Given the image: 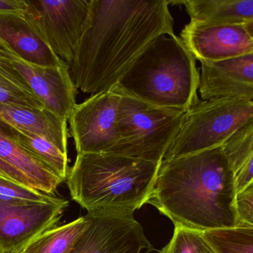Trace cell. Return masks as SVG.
Returning a JSON list of instances; mask_svg holds the SVG:
<instances>
[{
	"label": "cell",
	"mask_w": 253,
	"mask_h": 253,
	"mask_svg": "<svg viewBox=\"0 0 253 253\" xmlns=\"http://www.w3.org/2000/svg\"><path fill=\"white\" fill-rule=\"evenodd\" d=\"M168 5V0H91L69 68L77 89L92 95L113 89L154 39L175 34Z\"/></svg>",
	"instance_id": "obj_1"
},
{
	"label": "cell",
	"mask_w": 253,
	"mask_h": 253,
	"mask_svg": "<svg viewBox=\"0 0 253 253\" xmlns=\"http://www.w3.org/2000/svg\"><path fill=\"white\" fill-rule=\"evenodd\" d=\"M236 175L223 146L162 162L147 202L175 227L205 232L240 225Z\"/></svg>",
	"instance_id": "obj_2"
},
{
	"label": "cell",
	"mask_w": 253,
	"mask_h": 253,
	"mask_svg": "<svg viewBox=\"0 0 253 253\" xmlns=\"http://www.w3.org/2000/svg\"><path fill=\"white\" fill-rule=\"evenodd\" d=\"M162 163L106 153L77 154L67 185L88 213L134 214L150 200Z\"/></svg>",
	"instance_id": "obj_3"
},
{
	"label": "cell",
	"mask_w": 253,
	"mask_h": 253,
	"mask_svg": "<svg viewBox=\"0 0 253 253\" xmlns=\"http://www.w3.org/2000/svg\"><path fill=\"white\" fill-rule=\"evenodd\" d=\"M196 60L180 37L161 34L141 52L117 86L151 105L187 111L200 101Z\"/></svg>",
	"instance_id": "obj_4"
},
{
	"label": "cell",
	"mask_w": 253,
	"mask_h": 253,
	"mask_svg": "<svg viewBox=\"0 0 253 253\" xmlns=\"http://www.w3.org/2000/svg\"><path fill=\"white\" fill-rule=\"evenodd\" d=\"M117 89L121 96L117 117L120 139L106 154L162 163L187 111L156 106Z\"/></svg>",
	"instance_id": "obj_5"
},
{
	"label": "cell",
	"mask_w": 253,
	"mask_h": 253,
	"mask_svg": "<svg viewBox=\"0 0 253 253\" xmlns=\"http://www.w3.org/2000/svg\"><path fill=\"white\" fill-rule=\"evenodd\" d=\"M252 123L253 102L233 99L199 101L186 112L163 161L221 147Z\"/></svg>",
	"instance_id": "obj_6"
},
{
	"label": "cell",
	"mask_w": 253,
	"mask_h": 253,
	"mask_svg": "<svg viewBox=\"0 0 253 253\" xmlns=\"http://www.w3.org/2000/svg\"><path fill=\"white\" fill-rule=\"evenodd\" d=\"M27 15L54 53L71 66L87 28L91 0H26Z\"/></svg>",
	"instance_id": "obj_7"
},
{
	"label": "cell",
	"mask_w": 253,
	"mask_h": 253,
	"mask_svg": "<svg viewBox=\"0 0 253 253\" xmlns=\"http://www.w3.org/2000/svg\"><path fill=\"white\" fill-rule=\"evenodd\" d=\"M120 98L115 86L76 105L68 121L77 154L108 153L118 143Z\"/></svg>",
	"instance_id": "obj_8"
},
{
	"label": "cell",
	"mask_w": 253,
	"mask_h": 253,
	"mask_svg": "<svg viewBox=\"0 0 253 253\" xmlns=\"http://www.w3.org/2000/svg\"><path fill=\"white\" fill-rule=\"evenodd\" d=\"M68 201L44 203L0 200V253H19L44 232L57 227Z\"/></svg>",
	"instance_id": "obj_9"
},
{
	"label": "cell",
	"mask_w": 253,
	"mask_h": 253,
	"mask_svg": "<svg viewBox=\"0 0 253 253\" xmlns=\"http://www.w3.org/2000/svg\"><path fill=\"white\" fill-rule=\"evenodd\" d=\"M90 225L70 253H150L154 251L134 214L87 213Z\"/></svg>",
	"instance_id": "obj_10"
},
{
	"label": "cell",
	"mask_w": 253,
	"mask_h": 253,
	"mask_svg": "<svg viewBox=\"0 0 253 253\" xmlns=\"http://www.w3.org/2000/svg\"><path fill=\"white\" fill-rule=\"evenodd\" d=\"M180 38L200 62H221L253 52V38L246 25L190 20Z\"/></svg>",
	"instance_id": "obj_11"
},
{
	"label": "cell",
	"mask_w": 253,
	"mask_h": 253,
	"mask_svg": "<svg viewBox=\"0 0 253 253\" xmlns=\"http://www.w3.org/2000/svg\"><path fill=\"white\" fill-rule=\"evenodd\" d=\"M1 49L12 65L26 80L44 108L68 121L77 104V89L68 65L65 63L58 67L33 65Z\"/></svg>",
	"instance_id": "obj_12"
},
{
	"label": "cell",
	"mask_w": 253,
	"mask_h": 253,
	"mask_svg": "<svg viewBox=\"0 0 253 253\" xmlns=\"http://www.w3.org/2000/svg\"><path fill=\"white\" fill-rule=\"evenodd\" d=\"M199 92L202 101L253 102V52L221 62H201Z\"/></svg>",
	"instance_id": "obj_13"
},
{
	"label": "cell",
	"mask_w": 253,
	"mask_h": 253,
	"mask_svg": "<svg viewBox=\"0 0 253 253\" xmlns=\"http://www.w3.org/2000/svg\"><path fill=\"white\" fill-rule=\"evenodd\" d=\"M0 47L33 65L58 67L65 63L42 37L27 13H0Z\"/></svg>",
	"instance_id": "obj_14"
},
{
	"label": "cell",
	"mask_w": 253,
	"mask_h": 253,
	"mask_svg": "<svg viewBox=\"0 0 253 253\" xmlns=\"http://www.w3.org/2000/svg\"><path fill=\"white\" fill-rule=\"evenodd\" d=\"M0 120L18 130L45 138L68 154V121L52 111L0 104Z\"/></svg>",
	"instance_id": "obj_15"
},
{
	"label": "cell",
	"mask_w": 253,
	"mask_h": 253,
	"mask_svg": "<svg viewBox=\"0 0 253 253\" xmlns=\"http://www.w3.org/2000/svg\"><path fill=\"white\" fill-rule=\"evenodd\" d=\"M0 158L25 175L35 190L53 195L64 182L54 172L30 154L9 132L8 124L0 120Z\"/></svg>",
	"instance_id": "obj_16"
},
{
	"label": "cell",
	"mask_w": 253,
	"mask_h": 253,
	"mask_svg": "<svg viewBox=\"0 0 253 253\" xmlns=\"http://www.w3.org/2000/svg\"><path fill=\"white\" fill-rule=\"evenodd\" d=\"M168 2L183 4L190 20L228 25H247L253 22V0H178Z\"/></svg>",
	"instance_id": "obj_17"
},
{
	"label": "cell",
	"mask_w": 253,
	"mask_h": 253,
	"mask_svg": "<svg viewBox=\"0 0 253 253\" xmlns=\"http://www.w3.org/2000/svg\"><path fill=\"white\" fill-rule=\"evenodd\" d=\"M236 175L237 194L253 187V123L223 145Z\"/></svg>",
	"instance_id": "obj_18"
},
{
	"label": "cell",
	"mask_w": 253,
	"mask_h": 253,
	"mask_svg": "<svg viewBox=\"0 0 253 253\" xmlns=\"http://www.w3.org/2000/svg\"><path fill=\"white\" fill-rule=\"evenodd\" d=\"M90 225L87 215L50 229L19 253H70Z\"/></svg>",
	"instance_id": "obj_19"
},
{
	"label": "cell",
	"mask_w": 253,
	"mask_h": 253,
	"mask_svg": "<svg viewBox=\"0 0 253 253\" xmlns=\"http://www.w3.org/2000/svg\"><path fill=\"white\" fill-rule=\"evenodd\" d=\"M8 129L13 139L30 154L44 163L62 181H66L70 171L68 154L62 152L53 143L45 138L18 130L10 124Z\"/></svg>",
	"instance_id": "obj_20"
},
{
	"label": "cell",
	"mask_w": 253,
	"mask_h": 253,
	"mask_svg": "<svg viewBox=\"0 0 253 253\" xmlns=\"http://www.w3.org/2000/svg\"><path fill=\"white\" fill-rule=\"evenodd\" d=\"M0 104L42 108V103L0 48Z\"/></svg>",
	"instance_id": "obj_21"
},
{
	"label": "cell",
	"mask_w": 253,
	"mask_h": 253,
	"mask_svg": "<svg viewBox=\"0 0 253 253\" xmlns=\"http://www.w3.org/2000/svg\"><path fill=\"white\" fill-rule=\"evenodd\" d=\"M203 233L217 253H253L252 227L239 225Z\"/></svg>",
	"instance_id": "obj_22"
},
{
	"label": "cell",
	"mask_w": 253,
	"mask_h": 253,
	"mask_svg": "<svg viewBox=\"0 0 253 253\" xmlns=\"http://www.w3.org/2000/svg\"><path fill=\"white\" fill-rule=\"evenodd\" d=\"M159 253H217L199 230L175 227L172 239Z\"/></svg>",
	"instance_id": "obj_23"
},
{
	"label": "cell",
	"mask_w": 253,
	"mask_h": 253,
	"mask_svg": "<svg viewBox=\"0 0 253 253\" xmlns=\"http://www.w3.org/2000/svg\"><path fill=\"white\" fill-rule=\"evenodd\" d=\"M57 199L54 195L42 193L32 187L0 176V200L9 202L44 203L53 202Z\"/></svg>",
	"instance_id": "obj_24"
},
{
	"label": "cell",
	"mask_w": 253,
	"mask_h": 253,
	"mask_svg": "<svg viewBox=\"0 0 253 253\" xmlns=\"http://www.w3.org/2000/svg\"><path fill=\"white\" fill-rule=\"evenodd\" d=\"M236 210L240 225L253 227V187L237 194Z\"/></svg>",
	"instance_id": "obj_25"
},
{
	"label": "cell",
	"mask_w": 253,
	"mask_h": 253,
	"mask_svg": "<svg viewBox=\"0 0 253 253\" xmlns=\"http://www.w3.org/2000/svg\"><path fill=\"white\" fill-rule=\"evenodd\" d=\"M0 176L4 177L27 187H33L30 180L20 171L0 158Z\"/></svg>",
	"instance_id": "obj_26"
},
{
	"label": "cell",
	"mask_w": 253,
	"mask_h": 253,
	"mask_svg": "<svg viewBox=\"0 0 253 253\" xmlns=\"http://www.w3.org/2000/svg\"><path fill=\"white\" fill-rule=\"evenodd\" d=\"M28 10L26 0H0V13L22 14Z\"/></svg>",
	"instance_id": "obj_27"
},
{
	"label": "cell",
	"mask_w": 253,
	"mask_h": 253,
	"mask_svg": "<svg viewBox=\"0 0 253 253\" xmlns=\"http://www.w3.org/2000/svg\"><path fill=\"white\" fill-rule=\"evenodd\" d=\"M247 28H248V31H249L251 35L252 36L253 38V22H251V23L248 24V25H246Z\"/></svg>",
	"instance_id": "obj_28"
}]
</instances>
